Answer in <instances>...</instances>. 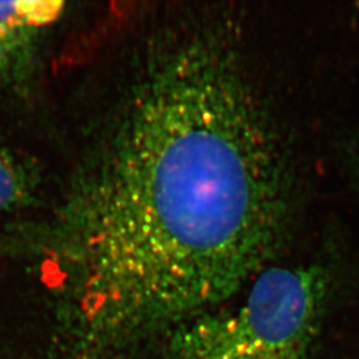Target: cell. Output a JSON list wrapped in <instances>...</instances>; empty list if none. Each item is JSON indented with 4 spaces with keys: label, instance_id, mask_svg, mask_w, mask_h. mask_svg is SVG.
I'll use <instances>...</instances> for the list:
<instances>
[{
    "label": "cell",
    "instance_id": "cell-1",
    "mask_svg": "<svg viewBox=\"0 0 359 359\" xmlns=\"http://www.w3.org/2000/svg\"><path fill=\"white\" fill-rule=\"evenodd\" d=\"M237 15L158 23L43 237L76 359H115L224 305L287 226L292 139Z\"/></svg>",
    "mask_w": 359,
    "mask_h": 359
},
{
    "label": "cell",
    "instance_id": "cell-3",
    "mask_svg": "<svg viewBox=\"0 0 359 359\" xmlns=\"http://www.w3.org/2000/svg\"><path fill=\"white\" fill-rule=\"evenodd\" d=\"M63 7L65 0H0V80L22 65Z\"/></svg>",
    "mask_w": 359,
    "mask_h": 359
},
{
    "label": "cell",
    "instance_id": "cell-4",
    "mask_svg": "<svg viewBox=\"0 0 359 359\" xmlns=\"http://www.w3.org/2000/svg\"><path fill=\"white\" fill-rule=\"evenodd\" d=\"M34 191L28 168L0 142V212L27 203Z\"/></svg>",
    "mask_w": 359,
    "mask_h": 359
},
{
    "label": "cell",
    "instance_id": "cell-2",
    "mask_svg": "<svg viewBox=\"0 0 359 359\" xmlns=\"http://www.w3.org/2000/svg\"><path fill=\"white\" fill-rule=\"evenodd\" d=\"M327 287L318 266L266 268L236 304L170 330L168 359H311Z\"/></svg>",
    "mask_w": 359,
    "mask_h": 359
}]
</instances>
